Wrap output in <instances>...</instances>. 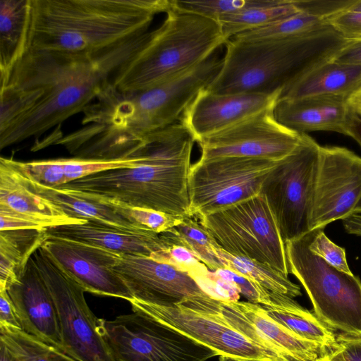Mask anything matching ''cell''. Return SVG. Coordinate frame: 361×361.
I'll list each match as a JSON object with an SVG mask.
<instances>
[{
	"label": "cell",
	"mask_w": 361,
	"mask_h": 361,
	"mask_svg": "<svg viewBox=\"0 0 361 361\" xmlns=\"http://www.w3.org/2000/svg\"><path fill=\"white\" fill-rule=\"evenodd\" d=\"M149 33L97 54L27 49L0 76V149L42 135L82 113Z\"/></svg>",
	"instance_id": "cell-1"
},
{
	"label": "cell",
	"mask_w": 361,
	"mask_h": 361,
	"mask_svg": "<svg viewBox=\"0 0 361 361\" xmlns=\"http://www.w3.org/2000/svg\"><path fill=\"white\" fill-rule=\"evenodd\" d=\"M30 16L31 0L0 1V76L25 54Z\"/></svg>",
	"instance_id": "cell-26"
},
{
	"label": "cell",
	"mask_w": 361,
	"mask_h": 361,
	"mask_svg": "<svg viewBox=\"0 0 361 361\" xmlns=\"http://www.w3.org/2000/svg\"><path fill=\"white\" fill-rule=\"evenodd\" d=\"M308 247L312 253L339 271L352 273L347 262L345 249L331 241L324 233V228L310 232Z\"/></svg>",
	"instance_id": "cell-37"
},
{
	"label": "cell",
	"mask_w": 361,
	"mask_h": 361,
	"mask_svg": "<svg viewBox=\"0 0 361 361\" xmlns=\"http://www.w3.org/2000/svg\"><path fill=\"white\" fill-rule=\"evenodd\" d=\"M330 27L326 20L311 13L299 12L264 27L239 34L231 39L257 41L271 39L298 37Z\"/></svg>",
	"instance_id": "cell-32"
},
{
	"label": "cell",
	"mask_w": 361,
	"mask_h": 361,
	"mask_svg": "<svg viewBox=\"0 0 361 361\" xmlns=\"http://www.w3.org/2000/svg\"><path fill=\"white\" fill-rule=\"evenodd\" d=\"M166 15L113 77L116 90L135 92L159 85L204 62L228 41L215 20L173 6Z\"/></svg>",
	"instance_id": "cell-5"
},
{
	"label": "cell",
	"mask_w": 361,
	"mask_h": 361,
	"mask_svg": "<svg viewBox=\"0 0 361 361\" xmlns=\"http://www.w3.org/2000/svg\"><path fill=\"white\" fill-rule=\"evenodd\" d=\"M80 195L110 206L120 216L137 226L161 233L178 224L184 216H175L157 210L131 207L114 201L94 197L75 190Z\"/></svg>",
	"instance_id": "cell-34"
},
{
	"label": "cell",
	"mask_w": 361,
	"mask_h": 361,
	"mask_svg": "<svg viewBox=\"0 0 361 361\" xmlns=\"http://www.w3.org/2000/svg\"><path fill=\"white\" fill-rule=\"evenodd\" d=\"M48 236L98 246L121 255L149 256L171 247L159 233L149 230H128L87 221L47 229Z\"/></svg>",
	"instance_id": "cell-21"
},
{
	"label": "cell",
	"mask_w": 361,
	"mask_h": 361,
	"mask_svg": "<svg viewBox=\"0 0 361 361\" xmlns=\"http://www.w3.org/2000/svg\"><path fill=\"white\" fill-rule=\"evenodd\" d=\"M0 328L22 330L15 306L6 289H0Z\"/></svg>",
	"instance_id": "cell-44"
},
{
	"label": "cell",
	"mask_w": 361,
	"mask_h": 361,
	"mask_svg": "<svg viewBox=\"0 0 361 361\" xmlns=\"http://www.w3.org/2000/svg\"><path fill=\"white\" fill-rule=\"evenodd\" d=\"M15 162L27 186L59 207L68 216L128 230H145L118 215L110 206L85 197L74 190L50 188L36 182L20 169L16 160Z\"/></svg>",
	"instance_id": "cell-25"
},
{
	"label": "cell",
	"mask_w": 361,
	"mask_h": 361,
	"mask_svg": "<svg viewBox=\"0 0 361 361\" xmlns=\"http://www.w3.org/2000/svg\"><path fill=\"white\" fill-rule=\"evenodd\" d=\"M347 101L352 110L361 118V87L349 97Z\"/></svg>",
	"instance_id": "cell-48"
},
{
	"label": "cell",
	"mask_w": 361,
	"mask_h": 361,
	"mask_svg": "<svg viewBox=\"0 0 361 361\" xmlns=\"http://www.w3.org/2000/svg\"><path fill=\"white\" fill-rule=\"evenodd\" d=\"M213 250L224 269L246 276L269 291L292 298L302 295L298 285L292 282L288 276L271 266L247 257L231 255L219 246L214 247Z\"/></svg>",
	"instance_id": "cell-30"
},
{
	"label": "cell",
	"mask_w": 361,
	"mask_h": 361,
	"mask_svg": "<svg viewBox=\"0 0 361 361\" xmlns=\"http://www.w3.org/2000/svg\"><path fill=\"white\" fill-rule=\"evenodd\" d=\"M316 361H345L338 348L330 350L319 357Z\"/></svg>",
	"instance_id": "cell-50"
},
{
	"label": "cell",
	"mask_w": 361,
	"mask_h": 361,
	"mask_svg": "<svg viewBox=\"0 0 361 361\" xmlns=\"http://www.w3.org/2000/svg\"><path fill=\"white\" fill-rule=\"evenodd\" d=\"M223 57L214 54L197 66L147 90L133 92L135 109L147 134L180 121L183 113L219 73Z\"/></svg>",
	"instance_id": "cell-15"
},
{
	"label": "cell",
	"mask_w": 361,
	"mask_h": 361,
	"mask_svg": "<svg viewBox=\"0 0 361 361\" xmlns=\"http://www.w3.org/2000/svg\"><path fill=\"white\" fill-rule=\"evenodd\" d=\"M199 218L226 252L268 264L288 275L285 243L262 194Z\"/></svg>",
	"instance_id": "cell-8"
},
{
	"label": "cell",
	"mask_w": 361,
	"mask_h": 361,
	"mask_svg": "<svg viewBox=\"0 0 361 361\" xmlns=\"http://www.w3.org/2000/svg\"><path fill=\"white\" fill-rule=\"evenodd\" d=\"M334 61L361 65V38L348 40L330 56Z\"/></svg>",
	"instance_id": "cell-46"
},
{
	"label": "cell",
	"mask_w": 361,
	"mask_h": 361,
	"mask_svg": "<svg viewBox=\"0 0 361 361\" xmlns=\"http://www.w3.org/2000/svg\"><path fill=\"white\" fill-rule=\"evenodd\" d=\"M351 137L361 147V118L359 117L353 128ZM354 213H361V200L357 204Z\"/></svg>",
	"instance_id": "cell-49"
},
{
	"label": "cell",
	"mask_w": 361,
	"mask_h": 361,
	"mask_svg": "<svg viewBox=\"0 0 361 361\" xmlns=\"http://www.w3.org/2000/svg\"><path fill=\"white\" fill-rule=\"evenodd\" d=\"M214 272L219 276L232 282L238 293L248 302L261 305H272V293L255 280L227 269H219Z\"/></svg>",
	"instance_id": "cell-39"
},
{
	"label": "cell",
	"mask_w": 361,
	"mask_h": 361,
	"mask_svg": "<svg viewBox=\"0 0 361 361\" xmlns=\"http://www.w3.org/2000/svg\"><path fill=\"white\" fill-rule=\"evenodd\" d=\"M336 341L345 361H361V336L339 334Z\"/></svg>",
	"instance_id": "cell-45"
},
{
	"label": "cell",
	"mask_w": 361,
	"mask_h": 361,
	"mask_svg": "<svg viewBox=\"0 0 361 361\" xmlns=\"http://www.w3.org/2000/svg\"><path fill=\"white\" fill-rule=\"evenodd\" d=\"M114 270L135 299L149 303L174 305L190 295L204 293L188 274L149 256L121 255Z\"/></svg>",
	"instance_id": "cell-17"
},
{
	"label": "cell",
	"mask_w": 361,
	"mask_h": 361,
	"mask_svg": "<svg viewBox=\"0 0 361 361\" xmlns=\"http://www.w3.org/2000/svg\"><path fill=\"white\" fill-rule=\"evenodd\" d=\"M133 311L143 313L216 351L245 361H285L231 325L206 293L192 295L174 305L133 299Z\"/></svg>",
	"instance_id": "cell-7"
},
{
	"label": "cell",
	"mask_w": 361,
	"mask_h": 361,
	"mask_svg": "<svg viewBox=\"0 0 361 361\" xmlns=\"http://www.w3.org/2000/svg\"><path fill=\"white\" fill-rule=\"evenodd\" d=\"M310 232L285 243L289 273L302 285L314 313L329 328L361 336V281L336 269L312 253Z\"/></svg>",
	"instance_id": "cell-6"
},
{
	"label": "cell",
	"mask_w": 361,
	"mask_h": 361,
	"mask_svg": "<svg viewBox=\"0 0 361 361\" xmlns=\"http://www.w3.org/2000/svg\"><path fill=\"white\" fill-rule=\"evenodd\" d=\"M195 142L191 131L178 122L144 139L139 152L145 159L137 165L99 172L59 187L128 206L190 216L188 176Z\"/></svg>",
	"instance_id": "cell-2"
},
{
	"label": "cell",
	"mask_w": 361,
	"mask_h": 361,
	"mask_svg": "<svg viewBox=\"0 0 361 361\" xmlns=\"http://www.w3.org/2000/svg\"><path fill=\"white\" fill-rule=\"evenodd\" d=\"M281 92L215 94L207 88L186 109L180 121L196 142L228 128L259 112L274 108Z\"/></svg>",
	"instance_id": "cell-18"
},
{
	"label": "cell",
	"mask_w": 361,
	"mask_h": 361,
	"mask_svg": "<svg viewBox=\"0 0 361 361\" xmlns=\"http://www.w3.org/2000/svg\"><path fill=\"white\" fill-rule=\"evenodd\" d=\"M264 0H171L176 9L195 13L218 22L222 18L261 4Z\"/></svg>",
	"instance_id": "cell-35"
},
{
	"label": "cell",
	"mask_w": 361,
	"mask_h": 361,
	"mask_svg": "<svg viewBox=\"0 0 361 361\" xmlns=\"http://www.w3.org/2000/svg\"><path fill=\"white\" fill-rule=\"evenodd\" d=\"M279 161L220 157L200 159L188 176L190 217L206 215L260 193L262 183Z\"/></svg>",
	"instance_id": "cell-12"
},
{
	"label": "cell",
	"mask_w": 361,
	"mask_h": 361,
	"mask_svg": "<svg viewBox=\"0 0 361 361\" xmlns=\"http://www.w3.org/2000/svg\"><path fill=\"white\" fill-rule=\"evenodd\" d=\"M348 9L361 11V0H354L353 4Z\"/></svg>",
	"instance_id": "cell-52"
},
{
	"label": "cell",
	"mask_w": 361,
	"mask_h": 361,
	"mask_svg": "<svg viewBox=\"0 0 361 361\" xmlns=\"http://www.w3.org/2000/svg\"><path fill=\"white\" fill-rule=\"evenodd\" d=\"M104 338L116 361H207L211 348L139 312L102 319Z\"/></svg>",
	"instance_id": "cell-11"
},
{
	"label": "cell",
	"mask_w": 361,
	"mask_h": 361,
	"mask_svg": "<svg viewBox=\"0 0 361 361\" xmlns=\"http://www.w3.org/2000/svg\"><path fill=\"white\" fill-rule=\"evenodd\" d=\"M320 146L307 134L264 178L262 194L284 243L310 232Z\"/></svg>",
	"instance_id": "cell-9"
},
{
	"label": "cell",
	"mask_w": 361,
	"mask_h": 361,
	"mask_svg": "<svg viewBox=\"0 0 361 361\" xmlns=\"http://www.w3.org/2000/svg\"><path fill=\"white\" fill-rule=\"evenodd\" d=\"M0 207L44 222L49 228L83 224L35 192L24 181L12 158H0Z\"/></svg>",
	"instance_id": "cell-22"
},
{
	"label": "cell",
	"mask_w": 361,
	"mask_h": 361,
	"mask_svg": "<svg viewBox=\"0 0 361 361\" xmlns=\"http://www.w3.org/2000/svg\"><path fill=\"white\" fill-rule=\"evenodd\" d=\"M234 302L253 325L266 346L285 361H316L330 351L320 343L302 337L278 322L261 305L248 301Z\"/></svg>",
	"instance_id": "cell-23"
},
{
	"label": "cell",
	"mask_w": 361,
	"mask_h": 361,
	"mask_svg": "<svg viewBox=\"0 0 361 361\" xmlns=\"http://www.w3.org/2000/svg\"><path fill=\"white\" fill-rule=\"evenodd\" d=\"M0 231L11 229H46L47 226L36 219L0 207Z\"/></svg>",
	"instance_id": "cell-43"
},
{
	"label": "cell",
	"mask_w": 361,
	"mask_h": 361,
	"mask_svg": "<svg viewBox=\"0 0 361 361\" xmlns=\"http://www.w3.org/2000/svg\"><path fill=\"white\" fill-rule=\"evenodd\" d=\"M275 320L299 336L332 350L337 348L336 335L316 314L287 295L272 293V305H262Z\"/></svg>",
	"instance_id": "cell-27"
},
{
	"label": "cell",
	"mask_w": 361,
	"mask_h": 361,
	"mask_svg": "<svg viewBox=\"0 0 361 361\" xmlns=\"http://www.w3.org/2000/svg\"><path fill=\"white\" fill-rule=\"evenodd\" d=\"M273 112L281 124L300 134L331 131L351 137L359 118L346 98L331 95L279 98Z\"/></svg>",
	"instance_id": "cell-20"
},
{
	"label": "cell",
	"mask_w": 361,
	"mask_h": 361,
	"mask_svg": "<svg viewBox=\"0 0 361 361\" xmlns=\"http://www.w3.org/2000/svg\"><path fill=\"white\" fill-rule=\"evenodd\" d=\"M47 229L0 231V289L16 281L48 235Z\"/></svg>",
	"instance_id": "cell-28"
},
{
	"label": "cell",
	"mask_w": 361,
	"mask_h": 361,
	"mask_svg": "<svg viewBox=\"0 0 361 361\" xmlns=\"http://www.w3.org/2000/svg\"><path fill=\"white\" fill-rule=\"evenodd\" d=\"M20 169L36 182L50 188L66 183L60 159L19 161Z\"/></svg>",
	"instance_id": "cell-36"
},
{
	"label": "cell",
	"mask_w": 361,
	"mask_h": 361,
	"mask_svg": "<svg viewBox=\"0 0 361 361\" xmlns=\"http://www.w3.org/2000/svg\"><path fill=\"white\" fill-rule=\"evenodd\" d=\"M32 257L56 306L63 350L78 361H116L104 338L102 319L87 305L85 289L41 246Z\"/></svg>",
	"instance_id": "cell-10"
},
{
	"label": "cell",
	"mask_w": 361,
	"mask_h": 361,
	"mask_svg": "<svg viewBox=\"0 0 361 361\" xmlns=\"http://www.w3.org/2000/svg\"><path fill=\"white\" fill-rule=\"evenodd\" d=\"M0 361H18L1 343H0Z\"/></svg>",
	"instance_id": "cell-51"
},
{
	"label": "cell",
	"mask_w": 361,
	"mask_h": 361,
	"mask_svg": "<svg viewBox=\"0 0 361 361\" xmlns=\"http://www.w3.org/2000/svg\"><path fill=\"white\" fill-rule=\"evenodd\" d=\"M193 279L204 293L214 298L224 301H238L240 293L235 286L217 275L214 271L209 270Z\"/></svg>",
	"instance_id": "cell-40"
},
{
	"label": "cell",
	"mask_w": 361,
	"mask_h": 361,
	"mask_svg": "<svg viewBox=\"0 0 361 361\" xmlns=\"http://www.w3.org/2000/svg\"><path fill=\"white\" fill-rule=\"evenodd\" d=\"M345 231L355 235L361 236V214L353 213L342 219Z\"/></svg>",
	"instance_id": "cell-47"
},
{
	"label": "cell",
	"mask_w": 361,
	"mask_h": 361,
	"mask_svg": "<svg viewBox=\"0 0 361 361\" xmlns=\"http://www.w3.org/2000/svg\"><path fill=\"white\" fill-rule=\"evenodd\" d=\"M361 87V65L330 57L314 64L281 92L280 98L331 95L348 99Z\"/></svg>",
	"instance_id": "cell-24"
},
{
	"label": "cell",
	"mask_w": 361,
	"mask_h": 361,
	"mask_svg": "<svg viewBox=\"0 0 361 361\" xmlns=\"http://www.w3.org/2000/svg\"><path fill=\"white\" fill-rule=\"evenodd\" d=\"M150 257L185 272L192 279L209 271V268L190 251L180 246L172 245L167 249L153 252Z\"/></svg>",
	"instance_id": "cell-38"
},
{
	"label": "cell",
	"mask_w": 361,
	"mask_h": 361,
	"mask_svg": "<svg viewBox=\"0 0 361 361\" xmlns=\"http://www.w3.org/2000/svg\"><path fill=\"white\" fill-rule=\"evenodd\" d=\"M0 343L18 361H78L63 350L23 330L0 328Z\"/></svg>",
	"instance_id": "cell-33"
},
{
	"label": "cell",
	"mask_w": 361,
	"mask_h": 361,
	"mask_svg": "<svg viewBox=\"0 0 361 361\" xmlns=\"http://www.w3.org/2000/svg\"><path fill=\"white\" fill-rule=\"evenodd\" d=\"M326 22L348 40L361 38V11L344 9L327 17Z\"/></svg>",
	"instance_id": "cell-41"
},
{
	"label": "cell",
	"mask_w": 361,
	"mask_h": 361,
	"mask_svg": "<svg viewBox=\"0 0 361 361\" xmlns=\"http://www.w3.org/2000/svg\"><path fill=\"white\" fill-rule=\"evenodd\" d=\"M300 11L296 0H264L259 5L225 16L218 23L228 40L239 34L267 26Z\"/></svg>",
	"instance_id": "cell-29"
},
{
	"label": "cell",
	"mask_w": 361,
	"mask_h": 361,
	"mask_svg": "<svg viewBox=\"0 0 361 361\" xmlns=\"http://www.w3.org/2000/svg\"><path fill=\"white\" fill-rule=\"evenodd\" d=\"M41 247L87 292L125 299L134 297L114 270L121 255L90 244L48 236Z\"/></svg>",
	"instance_id": "cell-16"
},
{
	"label": "cell",
	"mask_w": 361,
	"mask_h": 361,
	"mask_svg": "<svg viewBox=\"0 0 361 361\" xmlns=\"http://www.w3.org/2000/svg\"><path fill=\"white\" fill-rule=\"evenodd\" d=\"M219 361H245L233 357L219 355Z\"/></svg>",
	"instance_id": "cell-53"
},
{
	"label": "cell",
	"mask_w": 361,
	"mask_h": 361,
	"mask_svg": "<svg viewBox=\"0 0 361 361\" xmlns=\"http://www.w3.org/2000/svg\"><path fill=\"white\" fill-rule=\"evenodd\" d=\"M159 235L171 246H180L190 251L212 271L224 269L213 250L214 247L219 245L207 229L194 217H183L178 224Z\"/></svg>",
	"instance_id": "cell-31"
},
{
	"label": "cell",
	"mask_w": 361,
	"mask_h": 361,
	"mask_svg": "<svg viewBox=\"0 0 361 361\" xmlns=\"http://www.w3.org/2000/svg\"><path fill=\"white\" fill-rule=\"evenodd\" d=\"M171 0H31L27 49L97 54L149 31Z\"/></svg>",
	"instance_id": "cell-3"
},
{
	"label": "cell",
	"mask_w": 361,
	"mask_h": 361,
	"mask_svg": "<svg viewBox=\"0 0 361 361\" xmlns=\"http://www.w3.org/2000/svg\"><path fill=\"white\" fill-rule=\"evenodd\" d=\"M354 0H296L301 11L326 18L340 11L348 9Z\"/></svg>",
	"instance_id": "cell-42"
},
{
	"label": "cell",
	"mask_w": 361,
	"mask_h": 361,
	"mask_svg": "<svg viewBox=\"0 0 361 361\" xmlns=\"http://www.w3.org/2000/svg\"><path fill=\"white\" fill-rule=\"evenodd\" d=\"M361 200V157L338 146H320L311 230L355 212Z\"/></svg>",
	"instance_id": "cell-14"
},
{
	"label": "cell",
	"mask_w": 361,
	"mask_h": 361,
	"mask_svg": "<svg viewBox=\"0 0 361 361\" xmlns=\"http://www.w3.org/2000/svg\"><path fill=\"white\" fill-rule=\"evenodd\" d=\"M6 290L22 330L63 350L56 306L32 255Z\"/></svg>",
	"instance_id": "cell-19"
},
{
	"label": "cell",
	"mask_w": 361,
	"mask_h": 361,
	"mask_svg": "<svg viewBox=\"0 0 361 361\" xmlns=\"http://www.w3.org/2000/svg\"><path fill=\"white\" fill-rule=\"evenodd\" d=\"M347 41L331 27L298 37L230 39L225 44L221 68L207 90L215 94L282 92Z\"/></svg>",
	"instance_id": "cell-4"
},
{
	"label": "cell",
	"mask_w": 361,
	"mask_h": 361,
	"mask_svg": "<svg viewBox=\"0 0 361 361\" xmlns=\"http://www.w3.org/2000/svg\"><path fill=\"white\" fill-rule=\"evenodd\" d=\"M274 108L198 140L200 159L238 157L279 161L289 155L300 143L302 134L281 124L274 116Z\"/></svg>",
	"instance_id": "cell-13"
}]
</instances>
